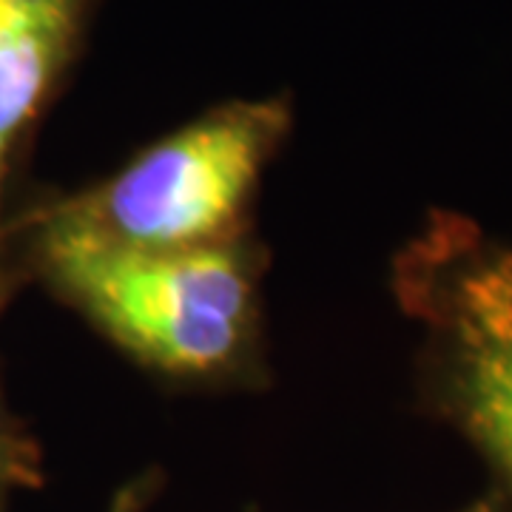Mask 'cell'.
<instances>
[{
  "mask_svg": "<svg viewBox=\"0 0 512 512\" xmlns=\"http://www.w3.org/2000/svg\"><path fill=\"white\" fill-rule=\"evenodd\" d=\"M43 254L57 282L154 365L202 373L237 350L248 282L217 245L131 248L60 211L46 225Z\"/></svg>",
  "mask_w": 512,
  "mask_h": 512,
  "instance_id": "1",
  "label": "cell"
},
{
  "mask_svg": "<svg viewBox=\"0 0 512 512\" xmlns=\"http://www.w3.org/2000/svg\"><path fill=\"white\" fill-rule=\"evenodd\" d=\"M279 134L274 106H231L177 131L92 200L63 208L131 248L211 245L234 222Z\"/></svg>",
  "mask_w": 512,
  "mask_h": 512,
  "instance_id": "2",
  "label": "cell"
},
{
  "mask_svg": "<svg viewBox=\"0 0 512 512\" xmlns=\"http://www.w3.org/2000/svg\"><path fill=\"white\" fill-rule=\"evenodd\" d=\"M450 316L467 419L512 484V256L461 276Z\"/></svg>",
  "mask_w": 512,
  "mask_h": 512,
  "instance_id": "3",
  "label": "cell"
},
{
  "mask_svg": "<svg viewBox=\"0 0 512 512\" xmlns=\"http://www.w3.org/2000/svg\"><path fill=\"white\" fill-rule=\"evenodd\" d=\"M80 0H0V188L12 143L69 52Z\"/></svg>",
  "mask_w": 512,
  "mask_h": 512,
  "instance_id": "4",
  "label": "cell"
},
{
  "mask_svg": "<svg viewBox=\"0 0 512 512\" xmlns=\"http://www.w3.org/2000/svg\"><path fill=\"white\" fill-rule=\"evenodd\" d=\"M3 458H6V453H3V441H0V464H3Z\"/></svg>",
  "mask_w": 512,
  "mask_h": 512,
  "instance_id": "5",
  "label": "cell"
}]
</instances>
